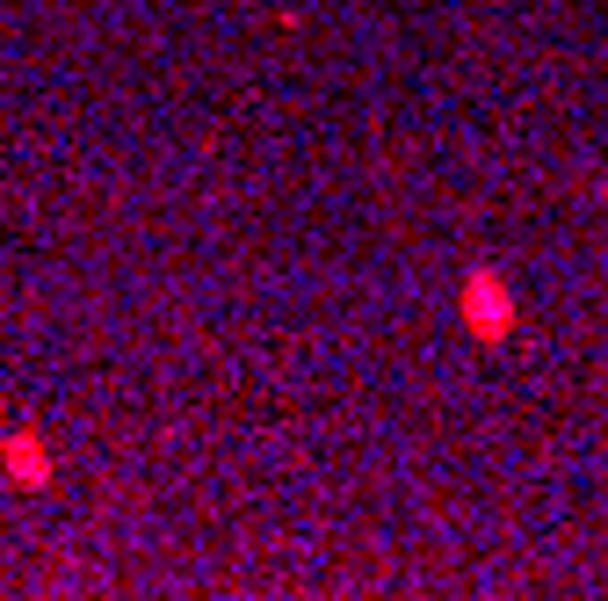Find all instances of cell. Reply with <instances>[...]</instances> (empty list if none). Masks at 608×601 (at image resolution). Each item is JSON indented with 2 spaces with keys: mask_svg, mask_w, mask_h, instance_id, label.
Returning <instances> with one entry per match:
<instances>
[{
  "mask_svg": "<svg viewBox=\"0 0 608 601\" xmlns=\"http://www.w3.org/2000/svg\"><path fill=\"white\" fill-rule=\"evenodd\" d=\"M8 464H15V478L44 486V449H37V442H8Z\"/></svg>",
  "mask_w": 608,
  "mask_h": 601,
  "instance_id": "6da1fadb",
  "label": "cell"
}]
</instances>
